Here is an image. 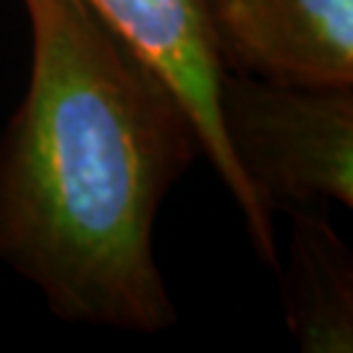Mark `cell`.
Masks as SVG:
<instances>
[{"mask_svg":"<svg viewBox=\"0 0 353 353\" xmlns=\"http://www.w3.org/2000/svg\"><path fill=\"white\" fill-rule=\"evenodd\" d=\"M128 50H134L163 79L189 115L199 152L225 183L259 259L278 262L272 214L249 189L230 154L220 121V79L210 0H84Z\"/></svg>","mask_w":353,"mask_h":353,"instance_id":"cell-3","label":"cell"},{"mask_svg":"<svg viewBox=\"0 0 353 353\" xmlns=\"http://www.w3.org/2000/svg\"><path fill=\"white\" fill-rule=\"evenodd\" d=\"M32 68L0 139V262L68 325L154 335L160 204L202 154L176 94L84 0H24Z\"/></svg>","mask_w":353,"mask_h":353,"instance_id":"cell-1","label":"cell"},{"mask_svg":"<svg viewBox=\"0 0 353 353\" xmlns=\"http://www.w3.org/2000/svg\"><path fill=\"white\" fill-rule=\"evenodd\" d=\"M220 121L241 176L270 214L353 204V87L278 84L225 71Z\"/></svg>","mask_w":353,"mask_h":353,"instance_id":"cell-2","label":"cell"},{"mask_svg":"<svg viewBox=\"0 0 353 353\" xmlns=\"http://www.w3.org/2000/svg\"><path fill=\"white\" fill-rule=\"evenodd\" d=\"M210 19L225 71L353 87V0H210Z\"/></svg>","mask_w":353,"mask_h":353,"instance_id":"cell-4","label":"cell"},{"mask_svg":"<svg viewBox=\"0 0 353 353\" xmlns=\"http://www.w3.org/2000/svg\"><path fill=\"white\" fill-rule=\"evenodd\" d=\"M293 214L285 272V319L306 353L353 351L351 254L332 228L309 212Z\"/></svg>","mask_w":353,"mask_h":353,"instance_id":"cell-5","label":"cell"}]
</instances>
